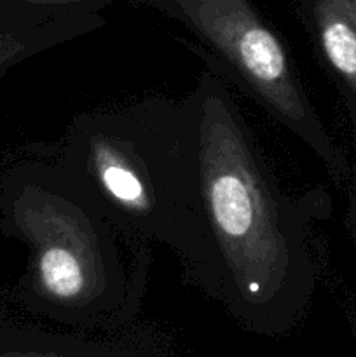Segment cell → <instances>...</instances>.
I'll list each match as a JSON object with an SVG mask.
<instances>
[{
  "label": "cell",
  "mask_w": 356,
  "mask_h": 357,
  "mask_svg": "<svg viewBox=\"0 0 356 357\" xmlns=\"http://www.w3.org/2000/svg\"><path fill=\"white\" fill-rule=\"evenodd\" d=\"M2 227L30 250L20 286L27 307L80 328L135 316L149 257L126 265L119 234L47 155L14 164L0 185Z\"/></svg>",
  "instance_id": "3957f363"
},
{
  "label": "cell",
  "mask_w": 356,
  "mask_h": 357,
  "mask_svg": "<svg viewBox=\"0 0 356 357\" xmlns=\"http://www.w3.org/2000/svg\"><path fill=\"white\" fill-rule=\"evenodd\" d=\"M49 157L121 239L145 250L166 244L185 278L201 286L205 248L188 94L80 114Z\"/></svg>",
  "instance_id": "7a4b0ae2"
},
{
  "label": "cell",
  "mask_w": 356,
  "mask_h": 357,
  "mask_svg": "<svg viewBox=\"0 0 356 357\" xmlns=\"http://www.w3.org/2000/svg\"><path fill=\"white\" fill-rule=\"evenodd\" d=\"M178 21L206 47L195 49L223 79L236 84L272 121L299 138L337 183L348 162L318 117L288 51L251 0H140Z\"/></svg>",
  "instance_id": "277c9868"
},
{
  "label": "cell",
  "mask_w": 356,
  "mask_h": 357,
  "mask_svg": "<svg viewBox=\"0 0 356 357\" xmlns=\"http://www.w3.org/2000/svg\"><path fill=\"white\" fill-rule=\"evenodd\" d=\"M0 23H2V20H0ZM3 24V23H2ZM3 26H6V24H3Z\"/></svg>",
  "instance_id": "9c48e42d"
},
{
  "label": "cell",
  "mask_w": 356,
  "mask_h": 357,
  "mask_svg": "<svg viewBox=\"0 0 356 357\" xmlns=\"http://www.w3.org/2000/svg\"><path fill=\"white\" fill-rule=\"evenodd\" d=\"M314 17L321 51L356 101V17L330 0H318Z\"/></svg>",
  "instance_id": "8992f818"
},
{
  "label": "cell",
  "mask_w": 356,
  "mask_h": 357,
  "mask_svg": "<svg viewBox=\"0 0 356 357\" xmlns=\"http://www.w3.org/2000/svg\"><path fill=\"white\" fill-rule=\"evenodd\" d=\"M40 51H44V49L35 44L34 40L9 30L0 23V75L23 59L30 58Z\"/></svg>",
  "instance_id": "ba28073f"
},
{
  "label": "cell",
  "mask_w": 356,
  "mask_h": 357,
  "mask_svg": "<svg viewBox=\"0 0 356 357\" xmlns=\"http://www.w3.org/2000/svg\"><path fill=\"white\" fill-rule=\"evenodd\" d=\"M188 96L205 248L199 289L253 333H288L314 295L311 227L328 206L318 190L293 195L279 187L216 70H205Z\"/></svg>",
  "instance_id": "6da1fadb"
},
{
  "label": "cell",
  "mask_w": 356,
  "mask_h": 357,
  "mask_svg": "<svg viewBox=\"0 0 356 357\" xmlns=\"http://www.w3.org/2000/svg\"><path fill=\"white\" fill-rule=\"evenodd\" d=\"M0 357H138L126 349L89 344L49 331L0 330Z\"/></svg>",
  "instance_id": "52a82bcc"
},
{
  "label": "cell",
  "mask_w": 356,
  "mask_h": 357,
  "mask_svg": "<svg viewBox=\"0 0 356 357\" xmlns=\"http://www.w3.org/2000/svg\"><path fill=\"white\" fill-rule=\"evenodd\" d=\"M114 0H0V16L42 49L103 26L101 10Z\"/></svg>",
  "instance_id": "5b68a950"
}]
</instances>
